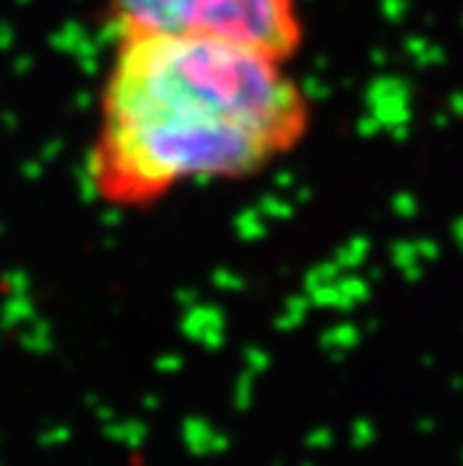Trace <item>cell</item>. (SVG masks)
I'll return each instance as SVG.
<instances>
[{
	"label": "cell",
	"mask_w": 463,
	"mask_h": 466,
	"mask_svg": "<svg viewBox=\"0 0 463 466\" xmlns=\"http://www.w3.org/2000/svg\"><path fill=\"white\" fill-rule=\"evenodd\" d=\"M112 31H201L297 59L307 20L302 0H104Z\"/></svg>",
	"instance_id": "cell-2"
},
{
	"label": "cell",
	"mask_w": 463,
	"mask_h": 466,
	"mask_svg": "<svg viewBox=\"0 0 463 466\" xmlns=\"http://www.w3.org/2000/svg\"><path fill=\"white\" fill-rule=\"evenodd\" d=\"M313 98L282 59L201 31H115L81 177L143 216L187 190L260 179L313 132Z\"/></svg>",
	"instance_id": "cell-1"
}]
</instances>
